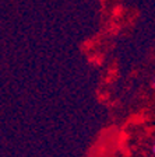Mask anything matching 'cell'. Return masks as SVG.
Segmentation results:
<instances>
[{"label":"cell","instance_id":"cell-1","mask_svg":"<svg viewBox=\"0 0 155 157\" xmlns=\"http://www.w3.org/2000/svg\"><path fill=\"white\" fill-rule=\"evenodd\" d=\"M152 150H154V153H155V142H154V147H152Z\"/></svg>","mask_w":155,"mask_h":157}]
</instances>
